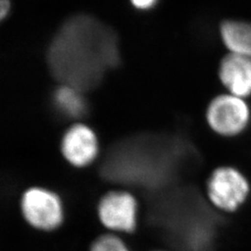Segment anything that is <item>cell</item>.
Returning a JSON list of instances; mask_svg holds the SVG:
<instances>
[{"label": "cell", "instance_id": "cell-1", "mask_svg": "<svg viewBox=\"0 0 251 251\" xmlns=\"http://www.w3.org/2000/svg\"><path fill=\"white\" fill-rule=\"evenodd\" d=\"M118 63L115 32L97 19L83 14L63 24L48 51L54 77L82 91L95 88Z\"/></svg>", "mask_w": 251, "mask_h": 251}, {"label": "cell", "instance_id": "cell-2", "mask_svg": "<svg viewBox=\"0 0 251 251\" xmlns=\"http://www.w3.org/2000/svg\"><path fill=\"white\" fill-rule=\"evenodd\" d=\"M206 191L209 201L217 208L232 212L245 203L251 186L249 180L238 170L221 167L211 173Z\"/></svg>", "mask_w": 251, "mask_h": 251}, {"label": "cell", "instance_id": "cell-3", "mask_svg": "<svg viewBox=\"0 0 251 251\" xmlns=\"http://www.w3.org/2000/svg\"><path fill=\"white\" fill-rule=\"evenodd\" d=\"M251 120V110L246 100L233 94H223L209 103L206 121L216 133L222 136L240 134Z\"/></svg>", "mask_w": 251, "mask_h": 251}, {"label": "cell", "instance_id": "cell-4", "mask_svg": "<svg viewBox=\"0 0 251 251\" xmlns=\"http://www.w3.org/2000/svg\"><path fill=\"white\" fill-rule=\"evenodd\" d=\"M21 209L27 223L38 230L51 231L63 222L60 198L46 189L32 187L26 190L22 197Z\"/></svg>", "mask_w": 251, "mask_h": 251}, {"label": "cell", "instance_id": "cell-5", "mask_svg": "<svg viewBox=\"0 0 251 251\" xmlns=\"http://www.w3.org/2000/svg\"><path fill=\"white\" fill-rule=\"evenodd\" d=\"M137 202L134 197L123 191H112L100 200L98 216L110 230L132 233L136 227Z\"/></svg>", "mask_w": 251, "mask_h": 251}, {"label": "cell", "instance_id": "cell-6", "mask_svg": "<svg viewBox=\"0 0 251 251\" xmlns=\"http://www.w3.org/2000/svg\"><path fill=\"white\" fill-rule=\"evenodd\" d=\"M61 151L65 160L74 167L90 165L98 154V140L90 126L75 124L63 135Z\"/></svg>", "mask_w": 251, "mask_h": 251}, {"label": "cell", "instance_id": "cell-7", "mask_svg": "<svg viewBox=\"0 0 251 251\" xmlns=\"http://www.w3.org/2000/svg\"><path fill=\"white\" fill-rule=\"evenodd\" d=\"M219 77L230 94L243 99L251 96V58L228 54L220 64Z\"/></svg>", "mask_w": 251, "mask_h": 251}, {"label": "cell", "instance_id": "cell-8", "mask_svg": "<svg viewBox=\"0 0 251 251\" xmlns=\"http://www.w3.org/2000/svg\"><path fill=\"white\" fill-rule=\"evenodd\" d=\"M220 33L230 53L251 59V23L226 21L221 25Z\"/></svg>", "mask_w": 251, "mask_h": 251}, {"label": "cell", "instance_id": "cell-9", "mask_svg": "<svg viewBox=\"0 0 251 251\" xmlns=\"http://www.w3.org/2000/svg\"><path fill=\"white\" fill-rule=\"evenodd\" d=\"M82 92L72 86L63 84L54 91V106L65 117H82L87 111V102Z\"/></svg>", "mask_w": 251, "mask_h": 251}, {"label": "cell", "instance_id": "cell-10", "mask_svg": "<svg viewBox=\"0 0 251 251\" xmlns=\"http://www.w3.org/2000/svg\"><path fill=\"white\" fill-rule=\"evenodd\" d=\"M90 251H129L123 241L114 234H103L90 247Z\"/></svg>", "mask_w": 251, "mask_h": 251}, {"label": "cell", "instance_id": "cell-11", "mask_svg": "<svg viewBox=\"0 0 251 251\" xmlns=\"http://www.w3.org/2000/svg\"><path fill=\"white\" fill-rule=\"evenodd\" d=\"M157 0H131V3L137 9H149L152 8Z\"/></svg>", "mask_w": 251, "mask_h": 251}, {"label": "cell", "instance_id": "cell-12", "mask_svg": "<svg viewBox=\"0 0 251 251\" xmlns=\"http://www.w3.org/2000/svg\"><path fill=\"white\" fill-rule=\"evenodd\" d=\"M9 0H1V18H5L9 13Z\"/></svg>", "mask_w": 251, "mask_h": 251}]
</instances>
